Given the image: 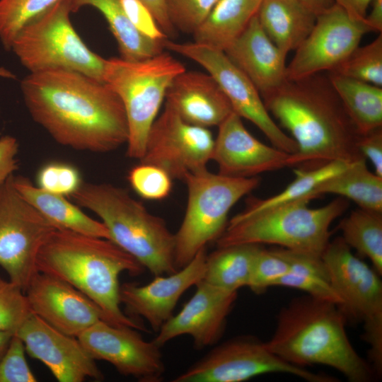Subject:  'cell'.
Returning a JSON list of instances; mask_svg holds the SVG:
<instances>
[{"label": "cell", "instance_id": "cell-18", "mask_svg": "<svg viewBox=\"0 0 382 382\" xmlns=\"http://www.w3.org/2000/svg\"><path fill=\"white\" fill-rule=\"evenodd\" d=\"M181 311L168 319L152 340L161 347L172 339L190 335L197 349L216 344L223 335L226 319L238 296L204 280Z\"/></svg>", "mask_w": 382, "mask_h": 382}, {"label": "cell", "instance_id": "cell-17", "mask_svg": "<svg viewBox=\"0 0 382 382\" xmlns=\"http://www.w3.org/2000/svg\"><path fill=\"white\" fill-rule=\"evenodd\" d=\"M15 335L23 342L28 354L43 363L59 382L103 378L95 359L77 337L60 332L34 313Z\"/></svg>", "mask_w": 382, "mask_h": 382}, {"label": "cell", "instance_id": "cell-21", "mask_svg": "<svg viewBox=\"0 0 382 382\" xmlns=\"http://www.w3.org/2000/svg\"><path fill=\"white\" fill-rule=\"evenodd\" d=\"M207 253L205 248L176 272L154 276L145 285L127 282L120 286V303L129 317H142L158 332L173 316V310L183 294L202 280Z\"/></svg>", "mask_w": 382, "mask_h": 382}, {"label": "cell", "instance_id": "cell-8", "mask_svg": "<svg viewBox=\"0 0 382 382\" xmlns=\"http://www.w3.org/2000/svg\"><path fill=\"white\" fill-rule=\"evenodd\" d=\"M183 180L188 197L183 220L175 234L178 270L189 263L207 243L221 236L231 209L260 183L257 177L232 178L207 169L190 173Z\"/></svg>", "mask_w": 382, "mask_h": 382}, {"label": "cell", "instance_id": "cell-39", "mask_svg": "<svg viewBox=\"0 0 382 382\" xmlns=\"http://www.w3.org/2000/svg\"><path fill=\"white\" fill-rule=\"evenodd\" d=\"M289 270L288 262L274 250L261 247L255 257L248 286L256 294L266 291Z\"/></svg>", "mask_w": 382, "mask_h": 382}, {"label": "cell", "instance_id": "cell-38", "mask_svg": "<svg viewBox=\"0 0 382 382\" xmlns=\"http://www.w3.org/2000/svg\"><path fill=\"white\" fill-rule=\"evenodd\" d=\"M274 286L299 289L314 299L335 303L339 307L342 304L340 296L331 285L329 275L320 271H289Z\"/></svg>", "mask_w": 382, "mask_h": 382}, {"label": "cell", "instance_id": "cell-4", "mask_svg": "<svg viewBox=\"0 0 382 382\" xmlns=\"http://www.w3.org/2000/svg\"><path fill=\"white\" fill-rule=\"evenodd\" d=\"M346 321L335 303L308 295L296 298L279 312L275 330L265 345L291 364L325 365L351 382L371 381L374 369L353 347Z\"/></svg>", "mask_w": 382, "mask_h": 382}, {"label": "cell", "instance_id": "cell-29", "mask_svg": "<svg viewBox=\"0 0 382 382\" xmlns=\"http://www.w3.org/2000/svg\"><path fill=\"white\" fill-rule=\"evenodd\" d=\"M312 194L316 198L337 195L352 200L361 209L382 212V178L367 168L364 158L323 182Z\"/></svg>", "mask_w": 382, "mask_h": 382}, {"label": "cell", "instance_id": "cell-13", "mask_svg": "<svg viewBox=\"0 0 382 382\" xmlns=\"http://www.w3.org/2000/svg\"><path fill=\"white\" fill-rule=\"evenodd\" d=\"M164 47L202 66L218 83L233 111L254 124L273 146L289 154L298 152L296 141L272 119L259 91L224 51L196 42H175L168 40Z\"/></svg>", "mask_w": 382, "mask_h": 382}, {"label": "cell", "instance_id": "cell-34", "mask_svg": "<svg viewBox=\"0 0 382 382\" xmlns=\"http://www.w3.org/2000/svg\"><path fill=\"white\" fill-rule=\"evenodd\" d=\"M330 72L382 87V33L369 44L355 48Z\"/></svg>", "mask_w": 382, "mask_h": 382}, {"label": "cell", "instance_id": "cell-20", "mask_svg": "<svg viewBox=\"0 0 382 382\" xmlns=\"http://www.w3.org/2000/svg\"><path fill=\"white\" fill-rule=\"evenodd\" d=\"M218 127L212 160L217 164L219 173L232 178H253L296 166L294 154L260 141L246 129L242 118L234 112Z\"/></svg>", "mask_w": 382, "mask_h": 382}, {"label": "cell", "instance_id": "cell-50", "mask_svg": "<svg viewBox=\"0 0 382 382\" xmlns=\"http://www.w3.org/2000/svg\"><path fill=\"white\" fill-rule=\"evenodd\" d=\"M0 76L12 79L15 78L14 75L11 72L3 67H0Z\"/></svg>", "mask_w": 382, "mask_h": 382}, {"label": "cell", "instance_id": "cell-19", "mask_svg": "<svg viewBox=\"0 0 382 382\" xmlns=\"http://www.w3.org/2000/svg\"><path fill=\"white\" fill-rule=\"evenodd\" d=\"M25 293L33 313L66 335L78 337L97 322L107 321L94 301L54 276L37 272Z\"/></svg>", "mask_w": 382, "mask_h": 382}, {"label": "cell", "instance_id": "cell-12", "mask_svg": "<svg viewBox=\"0 0 382 382\" xmlns=\"http://www.w3.org/2000/svg\"><path fill=\"white\" fill-rule=\"evenodd\" d=\"M282 373L309 382H335L283 360L252 336H241L215 347L200 360L175 377L173 382H241L257 376Z\"/></svg>", "mask_w": 382, "mask_h": 382}, {"label": "cell", "instance_id": "cell-41", "mask_svg": "<svg viewBox=\"0 0 382 382\" xmlns=\"http://www.w3.org/2000/svg\"><path fill=\"white\" fill-rule=\"evenodd\" d=\"M22 340L15 334L0 360V382H36L26 359Z\"/></svg>", "mask_w": 382, "mask_h": 382}, {"label": "cell", "instance_id": "cell-31", "mask_svg": "<svg viewBox=\"0 0 382 382\" xmlns=\"http://www.w3.org/2000/svg\"><path fill=\"white\" fill-rule=\"evenodd\" d=\"M342 238L360 255L371 261L380 275L382 274V212L358 208L339 224Z\"/></svg>", "mask_w": 382, "mask_h": 382}, {"label": "cell", "instance_id": "cell-32", "mask_svg": "<svg viewBox=\"0 0 382 382\" xmlns=\"http://www.w3.org/2000/svg\"><path fill=\"white\" fill-rule=\"evenodd\" d=\"M351 163L334 161L311 169H296L295 179L281 192L271 197L253 199L245 210L258 211L280 204L292 202L304 197L313 195V190L323 182L347 168Z\"/></svg>", "mask_w": 382, "mask_h": 382}, {"label": "cell", "instance_id": "cell-1", "mask_svg": "<svg viewBox=\"0 0 382 382\" xmlns=\"http://www.w3.org/2000/svg\"><path fill=\"white\" fill-rule=\"evenodd\" d=\"M21 89L32 118L58 144L106 153L127 141L123 104L104 81L53 69L30 73L22 80Z\"/></svg>", "mask_w": 382, "mask_h": 382}, {"label": "cell", "instance_id": "cell-15", "mask_svg": "<svg viewBox=\"0 0 382 382\" xmlns=\"http://www.w3.org/2000/svg\"><path fill=\"white\" fill-rule=\"evenodd\" d=\"M364 21H357L338 5L316 17L315 25L286 66V80H299L330 71L357 48L366 33Z\"/></svg>", "mask_w": 382, "mask_h": 382}, {"label": "cell", "instance_id": "cell-7", "mask_svg": "<svg viewBox=\"0 0 382 382\" xmlns=\"http://www.w3.org/2000/svg\"><path fill=\"white\" fill-rule=\"evenodd\" d=\"M185 70L183 63L164 51L139 61L105 59L103 81L120 97L126 114L129 158L140 160L143 157L149 129L167 89Z\"/></svg>", "mask_w": 382, "mask_h": 382}, {"label": "cell", "instance_id": "cell-44", "mask_svg": "<svg viewBox=\"0 0 382 382\" xmlns=\"http://www.w3.org/2000/svg\"><path fill=\"white\" fill-rule=\"evenodd\" d=\"M18 143L14 137L4 135L0 138V186L18 169Z\"/></svg>", "mask_w": 382, "mask_h": 382}, {"label": "cell", "instance_id": "cell-5", "mask_svg": "<svg viewBox=\"0 0 382 382\" xmlns=\"http://www.w3.org/2000/svg\"><path fill=\"white\" fill-rule=\"evenodd\" d=\"M71 197L95 213L108 230L110 240L152 274L178 270L175 234L163 219L150 213L125 189L109 183H83Z\"/></svg>", "mask_w": 382, "mask_h": 382}, {"label": "cell", "instance_id": "cell-30", "mask_svg": "<svg viewBox=\"0 0 382 382\" xmlns=\"http://www.w3.org/2000/svg\"><path fill=\"white\" fill-rule=\"evenodd\" d=\"M259 244L223 247L207 255L202 280L221 289L238 291L248 286Z\"/></svg>", "mask_w": 382, "mask_h": 382}, {"label": "cell", "instance_id": "cell-48", "mask_svg": "<svg viewBox=\"0 0 382 382\" xmlns=\"http://www.w3.org/2000/svg\"><path fill=\"white\" fill-rule=\"evenodd\" d=\"M316 16L335 4L334 0H300Z\"/></svg>", "mask_w": 382, "mask_h": 382}, {"label": "cell", "instance_id": "cell-45", "mask_svg": "<svg viewBox=\"0 0 382 382\" xmlns=\"http://www.w3.org/2000/svg\"><path fill=\"white\" fill-rule=\"evenodd\" d=\"M151 11L158 26L168 37H174L176 29L172 24L166 4V0H139Z\"/></svg>", "mask_w": 382, "mask_h": 382}, {"label": "cell", "instance_id": "cell-23", "mask_svg": "<svg viewBox=\"0 0 382 382\" xmlns=\"http://www.w3.org/2000/svg\"><path fill=\"white\" fill-rule=\"evenodd\" d=\"M224 52L261 96L286 80V54L270 39L257 16Z\"/></svg>", "mask_w": 382, "mask_h": 382}, {"label": "cell", "instance_id": "cell-11", "mask_svg": "<svg viewBox=\"0 0 382 382\" xmlns=\"http://www.w3.org/2000/svg\"><path fill=\"white\" fill-rule=\"evenodd\" d=\"M13 175L0 186V266L25 291L38 272L40 249L57 228L17 191Z\"/></svg>", "mask_w": 382, "mask_h": 382}, {"label": "cell", "instance_id": "cell-22", "mask_svg": "<svg viewBox=\"0 0 382 382\" xmlns=\"http://www.w3.org/2000/svg\"><path fill=\"white\" fill-rule=\"evenodd\" d=\"M165 99L185 122L205 128L219 126L233 112L227 97L209 73L185 70L172 81Z\"/></svg>", "mask_w": 382, "mask_h": 382}, {"label": "cell", "instance_id": "cell-43", "mask_svg": "<svg viewBox=\"0 0 382 382\" xmlns=\"http://www.w3.org/2000/svg\"><path fill=\"white\" fill-rule=\"evenodd\" d=\"M358 149L372 163L374 173L382 178V127L360 136Z\"/></svg>", "mask_w": 382, "mask_h": 382}, {"label": "cell", "instance_id": "cell-25", "mask_svg": "<svg viewBox=\"0 0 382 382\" xmlns=\"http://www.w3.org/2000/svg\"><path fill=\"white\" fill-rule=\"evenodd\" d=\"M257 16L270 39L286 54L305 40L317 17L300 0H262Z\"/></svg>", "mask_w": 382, "mask_h": 382}, {"label": "cell", "instance_id": "cell-16", "mask_svg": "<svg viewBox=\"0 0 382 382\" xmlns=\"http://www.w3.org/2000/svg\"><path fill=\"white\" fill-rule=\"evenodd\" d=\"M95 360L111 364L124 375L141 382L162 381L166 367L160 348L145 341L135 329L100 320L77 337Z\"/></svg>", "mask_w": 382, "mask_h": 382}, {"label": "cell", "instance_id": "cell-36", "mask_svg": "<svg viewBox=\"0 0 382 382\" xmlns=\"http://www.w3.org/2000/svg\"><path fill=\"white\" fill-rule=\"evenodd\" d=\"M127 179L136 193L146 199H163L172 189L171 177L161 168L150 163L140 162L132 168Z\"/></svg>", "mask_w": 382, "mask_h": 382}, {"label": "cell", "instance_id": "cell-27", "mask_svg": "<svg viewBox=\"0 0 382 382\" xmlns=\"http://www.w3.org/2000/svg\"><path fill=\"white\" fill-rule=\"evenodd\" d=\"M71 12L86 6L98 10L107 21L118 45L121 58L139 61L163 52L165 41L151 40L141 34L125 12L120 0H66Z\"/></svg>", "mask_w": 382, "mask_h": 382}, {"label": "cell", "instance_id": "cell-46", "mask_svg": "<svg viewBox=\"0 0 382 382\" xmlns=\"http://www.w3.org/2000/svg\"><path fill=\"white\" fill-rule=\"evenodd\" d=\"M334 1L352 19L364 21L367 15V8L373 0H334Z\"/></svg>", "mask_w": 382, "mask_h": 382}, {"label": "cell", "instance_id": "cell-42", "mask_svg": "<svg viewBox=\"0 0 382 382\" xmlns=\"http://www.w3.org/2000/svg\"><path fill=\"white\" fill-rule=\"evenodd\" d=\"M120 2L130 21L141 34L156 41L168 39L151 11L140 1L120 0Z\"/></svg>", "mask_w": 382, "mask_h": 382}, {"label": "cell", "instance_id": "cell-40", "mask_svg": "<svg viewBox=\"0 0 382 382\" xmlns=\"http://www.w3.org/2000/svg\"><path fill=\"white\" fill-rule=\"evenodd\" d=\"M218 1L166 0V4L175 28L185 33L193 34Z\"/></svg>", "mask_w": 382, "mask_h": 382}, {"label": "cell", "instance_id": "cell-47", "mask_svg": "<svg viewBox=\"0 0 382 382\" xmlns=\"http://www.w3.org/2000/svg\"><path fill=\"white\" fill-rule=\"evenodd\" d=\"M372 8L364 22L371 32L382 33V0H373Z\"/></svg>", "mask_w": 382, "mask_h": 382}, {"label": "cell", "instance_id": "cell-14", "mask_svg": "<svg viewBox=\"0 0 382 382\" xmlns=\"http://www.w3.org/2000/svg\"><path fill=\"white\" fill-rule=\"evenodd\" d=\"M214 139L208 128L185 122L166 103L153 122L140 162L155 165L172 179L207 169Z\"/></svg>", "mask_w": 382, "mask_h": 382}, {"label": "cell", "instance_id": "cell-28", "mask_svg": "<svg viewBox=\"0 0 382 382\" xmlns=\"http://www.w3.org/2000/svg\"><path fill=\"white\" fill-rule=\"evenodd\" d=\"M328 76L361 135L382 127V87L330 71Z\"/></svg>", "mask_w": 382, "mask_h": 382}, {"label": "cell", "instance_id": "cell-49", "mask_svg": "<svg viewBox=\"0 0 382 382\" xmlns=\"http://www.w3.org/2000/svg\"><path fill=\"white\" fill-rule=\"evenodd\" d=\"M14 333L8 331H0V360L6 351Z\"/></svg>", "mask_w": 382, "mask_h": 382}, {"label": "cell", "instance_id": "cell-10", "mask_svg": "<svg viewBox=\"0 0 382 382\" xmlns=\"http://www.w3.org/2000/svg\"><path fill=\"white\" fill-rule=\"evenodd\" d=\"M321 257L347 319L363 321L371 365L382 372V283L379 274L358 258L342 237L330 241Z\"/></svg>", "mask_w": 382, "mask_h": 382}, {"label": "cell", "instance_id": "cell-35", "mask_svg": "<svg viewBox=\"0 0 382 382\" xmlns=\"http://www.w3.org/2000/svg\"><path fill=\"white\" fill-rule=\"evenodd\" d=\"M32 313L25 291L0 277V331L15 334Z\"/></svg>", "mask_w": 382, "mask_h": 382}, {"label": "cell", "instance_id": "cell-9", "mask_svg": "<svg viewBox=\"0 0 382 382\" xmlns=\"http://www.w3.org/2000/svg\"><path fill=\"white\" fill-rule=\"evenodd\" d=\"M66 0L26 25L11 50L30 73L62 69L103 81L105 59L91 51L74 30Z\"/></svg>", "mask_w": 382, "mask_h": 382}, {"label": "cell", "instance_id": "cell-33", "mask_svg": "<svg viewBox=\"0 0 382 382\" xmlns=\"http://www.w3.org/2000/svg\"><path fill=\"white\" fill-rule=\"evenodd\" d=\"M62 0H0V41L11 50L19 32Z\"/></svg>", "mask_w": 382, "mask_h": 382}, {"label": "cell", "instance_id": "cell-24", "mask_svg": "<svg viewBox=\"0 0 382 382\" xmlns=\"http://www.w3.org/2000/svg\"><path fill=\"white\" fill-rule=\"evenodd\" d=\"M13 183L21 195L57 229L110 240L105 226L95 220L65 196L45 191L23 176H13Z\"/></svg>", "mask_w": 382, "mask_h": 382}, {"label": "cell", "instance_id": "cell-2", "mask_svg": "<svg viewBox=\"0 0 382 382\" xmlns=\"http://www.w3.org/2000/svg\"><path fill=\"white\" fill-rule=\"evenodd\" d=\"M261 97L296 141V166L315 168L334 161L352 163L364 158L358 149L361 134L328 74L286 80Z\"/></svg>", "mask_w": 382, "mask_h": 382}, {"label": "cell", "instance_id": "cell-26", "mask_svg": "<svg viewBox=\"0 0 382 382\" xmlns=\"http://www.w3.org/2000/svg\"><path fill=\"white\" fill-rule=\"evenodd\" d=\"M262 0H219L194 32V42L225 51L257 16Z\"/></svg>", "mask_w": 382, "mask_h": 382}, {"label": "cell", "instance_id": "cell-6", "mask_svg": "<svg viewBox=\"0 0 382 382\" xmlns=\"http://www.w3.org/2000/svg\"><path fill=\"white\" fill-rule=\"evenodd\" d=\"M312 199L304 197L258 211L244 210L228 222L216 241L217 247L265 243L321 256L330 241V225L349 203L339 197L323 207L310 208Z\"/></svg>", "mask_w": 382, "mask_h": 382}, {"label": "cell", "instance_id": "cell-37", "mask_svg": "<svg viewBox=\"0 0 382 382\" xmlns=\"http://www.w3.org/2000/svg\"><path fill=\"white\" fill-rule=\"evenodd\" d=\"M36 181L41 189L65 197H71L83 183L76 167L62 161L43 165L37 171Z\"/></svg>", "mask_w": 382, "mask_h": 382}, {"label": "cell", "instance_id": "cell-3", "mask_svg": "<svg viewBox=\"0 0 382 382\" xmlns=\"http://www.w3.org/2000/svg\"><path fill=\"white\" fill-rule=\"evenodd\" d=\"M37 270L62 279L94 301L107 321L146 330L120 308L119 277L141 274L144 267L112 241L56 229L39 250Z\"/></svg>", "mask_w": 382, "mask_h": 382}]
</instances>
